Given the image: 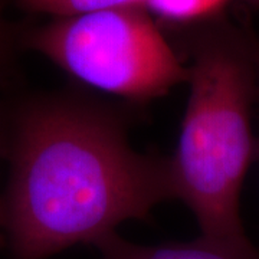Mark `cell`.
<instances>
[{"label":"cell","instance_id":"1","mask_svg":"<svg viewBox=\"0 0 259 259\" xmlns=\"http://www.w3.org/2000/svg\"><path fill=\"white\" fill-rule=\"evenodd\" d=\"M3 157L2 222L13 259L95 246L173 199L168 157L139 153L120 114L76 94H33L6 107Z\"/></svg>","mask_w":259,"mask_h":259},{"label":"cell","instance_id":"2","mask_svg":"<svg viewBox=\"0 0 259 259\" xmlns=\"http://www.w3.org/2000/svg\"><path fill=\"white\" fill-rule=\"evenodd\" d=\"M187 68L189 100L168 156L173 199L193 213L200 236L246 241L241 192L256 154L250 112L258 98L252 30L218 23L199 37Z\"/></svg>","mask_w":259,"mask_h":259},{"label":"cell","instance_id":"3","mask_svg":"<svg viewBox=\"0 0 259 259\" xmlns=\"http://www.w3.org/2000/svg\"><path fill=\"white\" fill-rule=\"evenodd\" d=\"M28 44L78 82L136 104L157 100L189 78L187 65L143 6L54 19Z\"/></svg>","mask_w":259,"mask_h":259},{"label":"cell","instance_id":"4","mask_svg":"<svg viewBox=\"0 0 259 259\" xmlns=\"http://www.w3.org/2000/svg\"><path fill=\"white\" fill-rule=\"evenodd\" d=\"M102 259H259V249L249 241H218L199 236L171 245H139L118 233L95 245Z\"/></svg>","mask_w":259,"mask_h":259},{"label":"cell","instance_id":"5","mask_svg":"<svg viewBox=\"0 0 259 259\" xmlns=\"http://www.w3.org/2000/svg\"><path fill=\"white\" fill-rule=\"evenodd\" d=\"M148 0H19L26 10L49 15L54 19L72 18L95 12L143 6L147 8Z\"/></svg>","mask_w":259,"mask_h":259},{"label":"cell","instance_id":"6","mask_svg":"<svg viewBox=\"0 0 259 259\" xmlns=\"http://www.w3.org/2000/svg\"><path fill=\"white\" fill-rule=\"evenodd\" d=\"M231 0H148L147 9L176 23H189L216 16Z\"/></svg>","mask_w":259,"mask_h":259},{"label":"cell","instance_id":"7","mask_svg":"<svg viewBox=\"0 0 259 259\" xmlns=\"http://www.w3.org/2000/svg\"><path fill=\"white\" fill-rule=\"evenodd\" d=\"M10 58V36L8 26L0 13V82H3Z\"/></svg>","mask_w":259,"mask_h":259},{"label":"cell","instance_id":"8","mask_svg":"<svg viewBox=\"0 0 259 259\" xmlns=\"http://www.w3.org/2000/svg\"><path fill=\"white\" fill-rule=\"evenodd\" d=\"M5 127H6V107L0 105V158L3 157L5 151ZM6 243L3 222H2V202H0V248Z\"/></svg>","mask_w":259,"mask_h":259},{"label":"cell","instance_id":"9","mask_svg":"<svg viewBox=\"0 0 259 259\" xmlns=\"http://www.w3.org/2000/svg\"><path fill=\"white\" fill-rule=\"evenodd\" d=\"M252 48H253V56L256 64V72H258V98H259V39L252 33ZM256 156L259 157V140L256 141Z\"/></svg>","mask_w":259,"mask_h":259},{"label":"cell","instance_id":"10","mask_svg":"<svg viewBox=\"0 0 259 259\" xmlns=\"http://www.w3.org/2000/svg\"><path fill=\"white\" fill-rule=\"evenodd\" d=\"M249 2H252V3H259V0H249Z\"/></svg>","mask_w":259,"mask_h":259}]
</instances>
